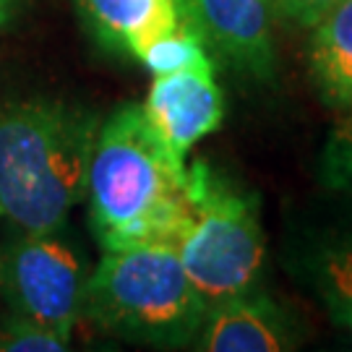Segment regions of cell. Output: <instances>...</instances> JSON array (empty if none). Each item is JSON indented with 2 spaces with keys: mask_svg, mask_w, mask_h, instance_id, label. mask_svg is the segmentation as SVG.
Segmentation results:
<instances>
[{
  "mask_svg": "<svg viewBox=\"0 0 352 352\" xmlns=\"http://www.w3.org/2000/svg\"><path fill=\"white\" fill-rule=\"evenodd\" d=\"M89 222L104 251L177 248L193 222L188 162L167 149L144 104L126 102L100 123L87 180Z\"/></svg>",
  "mask_w": 352,
  "mask_h": 352,
  "instance_id": "obj_1",
  "label": "cell"
},
{
  "mask_svg": "<svg viewBox=\"0 0 352 352\" xmlns=\"http://www.w3.org/2000/svg\"><path fill=\"white\" fill-rule=\"evenodd\" d=\"M100 118L58 97L0 100V222L58 232L87 196Z\"/></svg>",
  "mask_w": 352,
  "mask_h": 352,
  "instance_id": "obj_2",
  "label": "cell"
},
{
  "mask_svg": "<svg viewBox=\"0 0 352 352\" xmlns=\"http://www.w3.org/2000/svg\"><path fill=\"white\" fill-rule=\"evenodd\" d=\"M206 302L173 245L104 251L84 282L81 318L136 344L186 347L196 342Z\"/></svg>",
  "mask_w": 352,
  "mask_h": 352,
  "instance_id": "obj_3",
  "label": "cell"
},
{
  "mask_svg": "<svg viewBox=\"0 0 352 352\" xmlns=\"http://www.w3.org/2000/svg\"><path fill=\"white\" fill-rule=\"evenodd\" d=\"M193 222L177 245L180 264L206 308L251 292L264 266L258 204L201 160L188 164Z\"/></svg>",
  "mask_w": 352,
  "mask_h": 352,
  "instance_id": "obj_4",
  "label": "cell"
},
{
  "mask_svg": "<svg viewBox=\"0 0 352 352\" xmlns=\"http://www.w3.org/2000/svg\"><path fill=\"white\" fill-rule=\"evenodd\" d=\"M84 272L55 232H19L0 251V292L13 316L71 337L81 318Z\"/></svg>",
  "mask_w": 352,
  "mask_h": 352,
  "instance_id": "obj_5",
  "label": "cell"
},
{
  "mask_svg": "<svg viewBox=\"0 0 352 352\" xmlns=\"http://www.w3.org/2000/svg\"><path fill=\"white\" fill-rule=\"evenodd\" d=\"M180 16L204 45L251 78H272L277 52L272 39V0H177Z\"/></svg>",
  "mask_w": 352,
  "mask_h": 352,
  "instance_id": "obj_6",
  "label": "cell"
},
{
  "mask_svg": "<svg viewBox=\"0 0 352 352\" xmlns=\"http://www.w3.org/2000/svg\"><path fill=\"white\" fill-rule=\"evenodd\" d=\"M144 113L167 149L186 160L193 144L214 133L225 118V100L214 81V63L154 76Z\"/></svg>",
  "mask_w": 352,
  "mask_h": 352,
  "instance_id": "obj_7",
  "label": "cell"
},
{
  "mask_svg": "<svg viewBox=\"0 0 352 352\" xmlns=\"http://www.w3.org/2000/svg\"><path fill=\"white\" fill-rule=\"evenodd\" d=\"M199 350L285 352L295 347L287 318L266 298L243 292L206 308L199 329Z\"/></svg>",
  "mask_w": 352,
  "mask_h": 352,
  "instance_id": "obj_8",
  "label": "cell"
},
{
  "mask_svg": "<svg viewBox=\"0 0 352 352\" xmlns=\"http://www.w3.org/2000/svg\"><path fill=\"white\" fill-rule=\"evenodd\" d=\"M74 6L100 47L136 60L183 21L177 0H74Z\"/></svg>",
  "mask_w": 352,
  "mask_h": 352,
  "instance_id": "obj_9",
  "label": "cell"
},
{
  "mask_svg": "<svg viewBox=\"0 0 352 352\" xmlns=\"http://www.w3.org/2000/svg\"><path fill=\"white\" fill-rule=\"evenodd\" d=\"M311 76L331 107H352V0H340L314 26Z\"/></svg>",
  "mask_w": 352,
  "mask_h": 352,
  "instance_id": "obj_10",
  "label": "cell"
},
{
  "mask_svg": "<svg viewBox=\"0 0 352 352\" xmlns=\"http://www.w3.org/2000/svg\"><path fill=\"white\" fill-rule=\"evenodd\" d=\"M314 282L334 324L352 334V240H340L318 251Z\"/></svg>",
  "mask_w": 352,
  "mask_h": 352,
  "instance_id": "obj_11",
  "label": "cell"
},
{
  "mask_svg": "<svg viewBox=\"0 0 352 352\" xmlns=\"http://www.w3.org/2000/svg\"><path fill=\"white\" fill-rule=\"evenodd\" d=\"M139 63L149 74L162 76L175 74V71H186V68H196V65H209L212 58L206 52L201 34L183 19L175 32L154 39L149 47L141 52Z\"/></svg>",
  "mask_w": 352,
  "mask_h": 352,
  "instance_id": "obj_12",
  "label": "cell"
},
{
  "mask_svg": "<svg viewBox=\"0 0 352 352\" xmlns=\"http://www.w3.org/2000/svg\"><path fill=\"white\" fill-rule=\"evenodd\" d=\"M71 347V337L37 321L8 314L0 321V352H63Z\"/></svg>",
  "mask_w": 352,
  "mask_h": 352,
  "instance_id": "obj_13",
  "label": "cell"
},
{
  "mask_svg": "<svg viewBox=\"0 0 352 352\" xmlns=\"http://www.w3.org/2000/svg\"><path fill=\"white\" fill-rule=\"evenodd\" d=\"M324 177L334 188H352V107L329 133L324 149Z\"/></svg>",
  "mask_w": 352,
  "mask_h": 352,
  "instance_id": "obj_14",
  "label": "cell"
},
{
  "mask_svg": "<svg viewBox=\"0 0 352 352\" xmlns=\"http://www.w3.org/2000/svg\"><path fill=\"white\" fill-rule=\"evenodd\" d=\"M337 3H340V0H272V6H274L285 19L305 26V29H314Z\"/></svg>",
  "mask_w": 352,
  "mask_h": 352,
  "instance_id": "obj_15",
  "label": "cell"
},
{
  "mask_svg": "<svg viewBox=\"0 0 352 352\" xmlns=\"http://www.w3.org/2000/svg\"><path fill=\"white\" fill-rule=\"evenodd\" d=\"M21 6H24V0H0V32L13 24V19L19 16Z\"/></svg>",
  "mask_w": 352,
  "mask_h": 352,
  "instance_id": "obj_16",
  "label": "cell"
}]
</instances>
